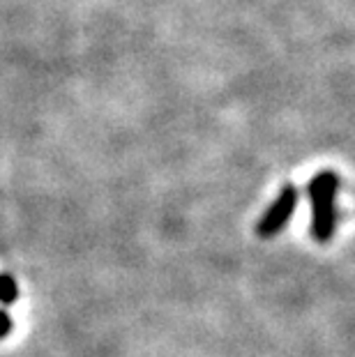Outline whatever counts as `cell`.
Wrapping results in <instances>:
<instances>
[{
	"mask_svg": "<svg viewBox=\"0 0 355 357\" xmlns=\"http://www.w3.org/2000/svg\"><path fill=\"white\" fill-rule=\"evenodd\" d=\"M296 203H298V192L293 187H286L284 192L277 196V201L268 208L266 215H263L259 226H256V233H259L261 238H270V235H275L277 231H282L284 224L289 222Z\"/></svg>",
	"mask_w": 355,
	"mask_h": 357,
	"instance_id": "cell-2",
	"label": "cell"
},
{
	"mask_svg": "<svg viewBox=\"0 0 355 357\" xmlns=\"http://www.w3.org/2000/svg\"><path fill=\"white\" fill-rule=\"evenodd\" d=\"M19 300V284L7 272H0V307H10Z\"/></svg>",
	"mask_w": 355,
	"mask_h": 357,
	"instance_id": "cell-3",
	"label": "cell"
},
{
	"mask_svg": "<svg viewBox=\"0 0 355 357\" xmlns=\"http://www.w3.org/2000/svg\"><path fill=\"white\" fill-rule=\"evenodd\" d=\"M335 187L337 178L330 173H323L321 178H316L312 182V199H314V233L319 240H326L332 226H335Z\"/></svg>",
	"mask_w": 355,
	"mask_h": 357,
	"instance_id": "cell-1",
	"label": "cell"
},
{
	"mask_svg": "<svg viewBox=\"0 0 355 357\" xmlns=\"http://www.w3.org/2000/svg\"><path fill=\"white\" fill-rule=\"evenodd\" d=\"M12 328H14V321H12L10 311H7L5 307H0V341L10 337Z\"/></svg>",
	"mask_w": 355,
	"mask_h": 357,
	"instance_id": "cell-4",
	"label": "cell"
}]
</instances>
